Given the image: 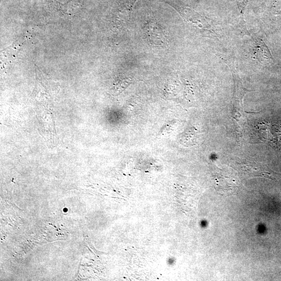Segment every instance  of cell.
Returning <instances> with one entry per match:
<instances>
[{
	"mask_svg": "<svg viewBox=\"0 0 281 281\" xmlns=\"http://www.w3.org/2000/svg\"><path fill=\"white\" fill-rule=\"evenodd\" d=\"M238 164L242 171L250 177H260L274 180L273 172L258 163L244 161Z\"/></svg>",
	"mask_w": 281,
	"mask_h": 281,
	"instance_id": "6da1fadb",
	"label": "cell"
},
{
	"mask_svg": "<svg viewBox=\"0 0 281 281\" xmlns=\"http://www.w3.org/2000/svg\"><path fill=\"white\" fill-rule=\"evenodd\" d=\"M146 33L152 45L160 47H165L167 45L168 39L166 34L163 29L156 23H148Z\"/></svg>",
	"mask_w": 281,
	"mask_h": 281,
	"instance_id": "7a4b0ae2",
	"label": "cell"
},
{
	"mask_svg": "<svg viewBox=\"0 0 281 281\" xmlns=\"http://www.w3.org/2000/svg\"><path fill=\"white\" fill-rule=\"evenodd\" d=\"M132 83V79L131 78H125L121 80L118 81L116 84H115L114 89L116 92L120 93L123 91L128 85Z\"/></svg>",
	"mask_w": 281,
	"mask_h": 281,
	"instance_id": "3957f363",
	"label": "cell"
}]
</instances>
